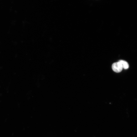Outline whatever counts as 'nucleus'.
Wrapping results in <instances>:
<instances>
[{
  "label": "nucleus",
  "mask_w": 137,
  "mask_h": 137,
  "mask_svg": "<svg viewBox=\"0 0 137 137\" xmlns=\"http://www.w3.org/2000/svg\"><path fill=\"white\" fill-rule=\"evenodd\" d=\"M118 61L121 64L123 68L125 69H127L128 68L129 65L127 62L123 60H119Z\"/></svg>",
  "instance_id": "f03ea898"
},
{
  "label": "nucleus",
  "mask_w": 137,
  "mask_h": 137,
  "mask_svg": "<svg viewBox=\"0 0 137 137\" xmlns=\"http://www.w3.org/2000/svg\"><path fill=\"white\" fill-rule=\"evenodd\" d=\"M112 67L113 70L116 73L121 72L123 68L121 64L119 61L113 63Z\"/></svg>",
  "instance_id": "f257e3e1"
}]
</instances>
